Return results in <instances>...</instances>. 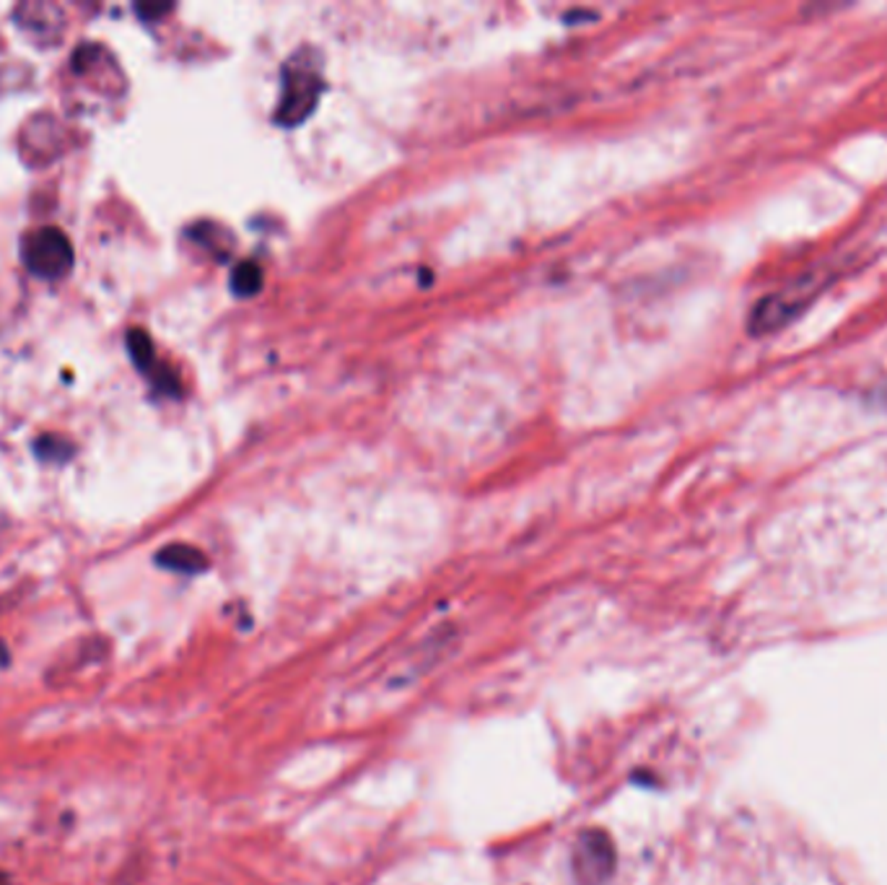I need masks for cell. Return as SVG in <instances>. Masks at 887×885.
<instances>
[{"instance_id":"cell-7","label":"cell","mask_w":887,"mask_h":885,"mask_svg":"<svg viewBox=\"0 0 887 885\" xmlns=\"http://www.w3.org/2000/svg\"><path fill=\"white\" fill-rule=\"evenodd\" d=\"M128 349H130V353H133L135 364L141 366L145 374H149L151 366H153V361H157V356H153L151 338L145 335L143 330H133V333L128 335Z\"/></svg>"},{"instance_id":"cell-4","label":"cell","mask_w":887,"mask_h":885,"mask_svg":"<svg viewBox=\"0 0 887 885\" xmlns=\"http://www.w3.org/2000/svg\"><path fill=\"white\" fill-rule=\"evenodd\" d=\"M615 873V844L599 828H586L574 844V875L584 885H603Z\"/></svg>"},{"instance_id":"cell-3","label":"cell","mask_w":887,"mask_h":885,"mask_svg":"<svg viewBox=\"0 0 887 885\" xmlns=\"http://www.w3.org/2000/svg\"><path fill=\"white\" fill-rule=\"evenodd\" d=\"M24 263L40 279H60L73 265V244L56 227L34 229L24 237Z\"/></svg>"},{"instance_id":"cell-5","label":"cell","mask_w":887,"mask_h":885,"mask_svg":"<svg viewBox=\"0 0 887 885\" xmlns=\"http://www.w3.org/2000/svg\"><path fill=\"white\" fill-rule=\"evenodd\" d=\"M157 561L161 566L172 569V572H182V574H198L208 566V559L203 556V551L195 549V545H184V543L167 545V549L157 556Z\"/></svg>"},{"instance_id":"cell-6","label":"cell","mask_w":887,"mask_h":885,"mask_svg":"<svg viewBox=\"0 0 887 885\" xmlns=\"http://www.w3.org/2000/svg\"><path fill=\"white\" fill-rule=\"evenodd\" d=\"M231 286L239 296H252L258 294L260 286H262V271L258 263H252V260H246V263L236 265L234 275H231Z\"/></svg>"},{"instance_id":"cell-8","label":"cell","mask_w":887,"mask_h":885,"mask_svg":"<svg viewBox=\"0 0 887 885\" xmlns=\"http://www.w3.org/2000/svg\"><path fill=\"white\" fill-rule=\"evenodd\" d=\"M0 885H9V883H6V877H3V873H0Z\"/></svg>"},{"instance_id":"cell-1","label":"cell","mask_w":887,"mask_h":885,"mask_svg":"<svg viewBox=\"0 0 887 885\" xmlns=\"http://www.w3.org/2000/svg\"><path fill=\"white\" fill-rule=\"evenodd\" d=\"M322 94L320 66L306 60V50L296 52L283 68V91L278 99L275 120L285 128L299 125L314 112Z\"/></svg>"},{"instance_id":"cell-2","label":"cell","mask_w":887,"mask_h":885,"mask_svg":"<svg viewBox=\"0 0 887 885\" xmlns=\"http://www.w3.org/2000/svg\"><path fill=\"white\" fill-rule=\"evenodd\" d=\"M817 294H820V286L809 279H802L792 283L789 289H778L776 294L758 299V304L750 310V318H747V333L753 338L778 333L797 320Z\"/></svg>"}]
</instances>
